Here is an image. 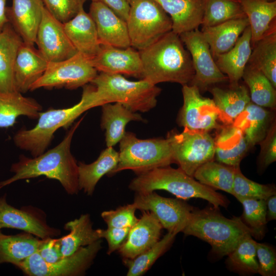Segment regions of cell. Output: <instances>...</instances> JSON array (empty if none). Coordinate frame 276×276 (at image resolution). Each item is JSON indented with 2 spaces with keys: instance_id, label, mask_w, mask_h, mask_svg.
Masks as SVG:
<instances>
[{
  "instance_id": "53",
  "label": "cell",
  "mask_w": 276,
  "mask_h": 276,
  "mask_svg": "<svg viewBox=\"0 0 276 276\" xmlns=\"http://www.w3.org/2000/svg\"><path fill=\"white\" fill-rule=\"evenodd\" d=\"M262 1H264L266 2H273V1H275V0H262Z\"/></svg>"
},
{
  "instance_id": "36",
  "label": "cell",
  "mask_w": 276,
  "mask_h": 276,
  "mask_svg": "<svg viewBox=\"0 0 276 276\" xmlns=\"http://www.w3.org/2000/svg\"><path fill=\"white\" fill-rule=\"evenodd\" d=\"M249 21L251 44L260 40L275 21L276 1L239 0Z\"/></svg>"
},
{
  "instance_id": "40",
  "label": "cell",
  "mask_w": 276,
  "mask_h": 276,
  "mask_svg": "<svg viewBox=\"0 0 276 276\" xmlns=\"http://www.w3.org/2000/svg\"><path fill=\"white\" fill-rule=\"evenodd\" d=\"M250 235L245 237L227 256L229 267L243 273H258L259 264L257 258V242Z\"/></svg>"
},
{
  "instance_id": "29",
  "label": "cell",
  "mask_w": 276,
  "mask_h": 276,
  "mask_svg": "<svg viewBox=\"0 0 276 276\" xmlns=\"http://www.w3.org/2000/svg\"><path fill=\"white\" fill-rule=\"evenodd\" d=\"M210 91L219 112L220 121L224 125L233 124L251 101L247 87L239 83L229 85L228 88L214 86Z\"/></svg>"
},
{
  "instance_id": "6",
  "label": "cell",
  "mask_w": 276,
  "mask_h": 276,
  "mask_svg": "<svg viewBox=\"0 0 276 276\" xmlns=\"http://www.w3.org/2000/svg\"><path fill=\"white\" fill-rule=\"evenodd\" d=\"M101 106L119 102L130 110L147 112L154 108L161 89L146 80H128L121 74L100 72L89 83Z\"/></svg>"
},
{
  "instance_id": "13",
  "label": "cell",
  "mask_w": 276,
  "mask_h": 276,
  "mask_svg": "<svg viewBox=\"0 0 276 276\" xmlns=\"http://www.w3.org/2000/svg\"><path fill=\"white\" fill-rule=\"evenodd\" d=\"M132 203L136 210L152 213L163 228L176 235L182 232L194 210L183 201L162 197L154 191L136 193Z\"/></svg>"
},
{
  "instance_id": "32",
  "label": "cell",
  "mask_w": 276,
  "mask_h": 276,
  "mask_svg": "<svg viewBox=\"0 0 276 276\" xmlns=\"http://www.w3.org/2000/svg\"><path fill=\"white\" fill-rule=\"evenodd\" d=\"M119 160V152L112 147H107L94 162L78 163V186L87 195L91 196L100 179L116 168Z\"/></svg>"
},
{
  "instance_id": "50",
  "label": "cell",
  "mask_w": 276,
  "mask_h": 276,
  "mask_svg": "<svg viewBox=\"0 0 276 276\" xmlns=\"http://www.w3.org/2000/svg\"><path fill=\"white\" fill-rule=\"evenodd\" d=\"M91 2L102 3L112 10L118 16L126 21L130 5L126 0H90Z\"/></svg>"
},
{
  "instance_id": "7",
  "label": "cell",
  "mask_w": 276,
  "mask_h": 276,
  "mask_svg": "<svg viewBox=\"0 0 276 276\" xmlns=\"http://www.w3.org/2000/svg\"><path fill=\"white\" fill-rule=\"evenodd\" d=\"M119 154L118 164L111 174L124 170L139 174L174 163L168 137L140 139L126 132L120 141Z\"/></svg>"
},
{
  "instance_id": "39",
  "label": "cell",
  "mask_w": 276,
  "mask_h": 276,
  "mask_svg": "<svg viewBox=\"0 0 276 276\" xmlns=\"http://www.w3.org/2000/svg\"><path fill=\"white\" fill-rule=\"evenodd\" d=\"M245 16L238 0H205L201 25L212 27Z\"/></svg>"
},
{
  "instance_id": "54",
  "label": "cell",
  "mask_w": 276,
  "mask_h": 276,
  "mask_svg": "<svg viewBox=\"0 0 276 276\" xmlns=\"http://www.w3.org/2000/svg\"><path fill=\"white\" fill-rule=\"evenodd\" d=\"M128 3L131 1V0H126Z\"/></svg>"
},
{
  "instance_id": "55",
  "label": "cell",
  "mask_w": 276,
  "mask_h": 276,
  "mask_svg": "<svg viewBox=\"0 0 276 276\" xmlns=\"http://www.w3.org/2000/svg\"><path fill=\"white\" fill-rule=\"evenodd\" d=\"M238 1H239V0H238Z\"/></svg>"
},
{
  "instance_id": "20",
  "label": "cell",
  "mask_w": 276,
  "mask_h": 276,
  "mask_svg": "<svg viewBox=\"0 0 276 276\" xmlns=\"http://www.w3.org/2000/svg\"><path fill=\"white\" fill-rule=\"evenodd\" d=\"M163 228L152 213L143 211L141 218L130 228L127 239L118 249L119 254L124 259H133L159 240Z\"/></svg>"
},
{
  "instance_id": "26",
  "label": "cell",
  "mask_w": 276,
  "mask_h": 276,
  "mask_svg": "<svg viewBox=\"0 0 276 276\" xmlns=\"http://www.w3.org/2000/svg\"><path fill=\"white\" fill-rule=\"evenodd\" d=\"M23 42L12 26L7 23L0 32V92L17 91L14 66L18 49Z\"/></svg>"
},
{
  "instance_id": "33",
  "label": "cell",
  "mask_w": 276,
  "mask_h": 276,
  "mask_svg": "<svg viewBox=\"0 0 276 276\" xmlns=\"http://www.w3.org/2000/svg\"><path fill=\"white\" fill-rule=\"evenodd\" d=\"M64 228L70 233L59 239L61 251L63 257L69 256L81 247L90 245L100 240L101 229H94L88 214L67 222Z\"/></svg>"
},
{
  "instance_id": "12",
  "label": "cell",
  "mask_w": 276,
  "mask_h": 276,
  "mask_svg": "<svg viewBox=\"0 0 276 276\" xmlns=\"http://www.w3.org/2000/svg\"><path fill=\"white\" fill-rule=\"evenodd\" d=\"M189 52L194 76L189 85L204 91L213 85L228 81V78L218 67L209 45L198 28L179 35Z\"/></svg>"
},
{
  "instance_id": "41",
  "label": "cell",
  "mask_w": 276,
  "mask_h": 276,
  "mask_svg": "<svg viewBox=\"0 0 276 276\" xmlns=\"http://www.w3.org/2000/svg\"><path fill=\"white\" fill-rule=\"evenodd\" d=\"M176 234L168 232L153 246L133 259H124L128 267L127 276H140L145 274L172 244Z\"/></svg>"
},
{
  "instance_id": "31",
  "label": "cell",
  "mask_w": 276,
  "mask_h": 276,
  "mask_svg": "<svg viewBox=\"0 0 276 276\" xmlns=\"http://www.w3.org/2000/svg\"><path fill=\"white\" fill-rule=\"evenodd\" d=\"M42 109L36 100L25 97L19 91L0 92V128L13 126L21 116L37 119Z\"/></svg>"
},
{
  "instance_id": "34",
  "label": "cell",
  "mask_w": 276,
  "mask_h": 276,
  "mask_svg": "<svg viewBox=\"0 0 276 276\" xmlns=\"http://www.w3.org/2000/svg\"><path fill=\"white\" fill-rule=\"evenodd\" d=\"M43 239L25 232L8 235L0 231V264L15 266L37 252Z\"/></svg>"
},
{
  "instance_id": "25",
  "label": "cell",
  "mask_w": 276,
  "mask_h": 276,
  "mask_svg": "<svg viewBox=\"0 0 276 276\" xmlns=\"http://www.w3.org/2000/svg\"><path fill=\"white\" fill-rule=\"evenodd\" d=\"M251 31L246 27L234 46L214 58L220 71L227 76L229 86H236L242 78L251 53Z\"/></svg>"
},
{
  "instance_id": "10",
  "label": "cell",
  "mask_w": 276,
  "mask_h": 276,
  "mask_svg": "<svg viewBox=\"0 0 276 276\" xmlns=\"http://www.w3.org/2000/svg\"><path fill=\"white\" fill-rule=\"evenodd\" d=\"M101 247L100 239L52 263L45 262L36 252L15 266L29 276L82 275L91 266Z\"/></svg>"
},
{
  "instance_id": "16",
  "label": "cell",
  "mask_w": 276,
  "mask_h": 276,
  "mask_svg": "<svg viewBox=\"0 0 276 276\" xmlns=\"http://www.w3.org/2000/svg\"><path fill=\"white\" fill-rule=\"evenodd\" d=\"M35 43L48 62L64 60L78 53L65 33L63 24L53 17L45 7Z\"/></svg>"
},
{
  "instance_id": "51",
  "label": "cell",
  "mask_w": 276,
  "mask_h": 276,
  "mask_svg": "<svg viewBox=\"0 0 276 276\" xmlns=\"http://www.w3.org/2000/svg\"><path fill=\"white\" fill-rule=\"evenodd\" d=\"M266 219L268 221L276 219V195L269 197L266 200Z\"/></svg>"
},
{
  "instance_id": "3",
  "label": "cell",
  "mask_w": 276,
  "mask_h": 276,
  "mask_svg": "<svg viewBox=\"0 0 276 276\" xmlns=\"http://www.w3.org/2000/svg\"><path fill=\"white\" fill-rule=\"evenodd\" d=\"M93 85L83 86L80 101L72 107L40 112L35 126L29 129L21 128L14 134L13 140L18 148L30 153L32 157L43 153L50 145L55 132L60 128H67L86 111L100 106Z\"/></svg>"
},
{
  "instance_id": "38",
  "label": "cell",
  "mask_w": 276,
  "mask_h": 276,
  "mask_svg": "<svg viewBox=\"0 0 276 276\" xmlns=\"http://www.w3.org/2000/svg\"><path fill=\"white\" fill-rule=\"evenodd\" d=\"M235 168L212 160L199 167L193 177L215 190H220L232 194Z\"/></svg>"
},
{
  "instance_id": "44",
  "label": "cell",
  "mask_w": 276,
  "mask_h": 276,
  "mask_svg": "<svg viewBox=\"0 0 276 276\" xmlns=\"http://www.w3.org/2000/svg\"><path fill=\"white\" fill-rule=\"evenodd\" d=\"M87 0H42L45 8L63 24L75 17Z\"/></svg>"
},
{
  "instance_id": "46",
  "label": "cell",
  "mask_w": 276,
  "mask_h": 276,
  "mask_svg": "<svg viewBox=\"0 0 276 276\" xmlns=\"http://www.w3.org/2000/svg\"><path fill=\"white\" fill-rule=\"evenodd\" d=\"M259 144L260 152L257 164L259 171L262 172L276 160L275 119L271 123L266 136Z\"/></svg>"
},
{
  "instance_id": "18",
  "label": "cell",
  "mask_w": 276,
  "mask_h": 276,
  "mask_svg": "<svg viewBox=\"0 0 276 276\" xmlns=\"http://www.w3.org/2000/svg\"><path fill=\"white\" fill-rule=\"evenodd\" d=\"M88 14L93 19L99 42L126 49L131 47L126 21L106 5L91 2Z\"/></svg>"
},
{
  "instance_id": "5",
  "label": "cell",
  "mask_w": 276,
  "mask_h": 276,
  "mask_svg": "<svg viewBox=\"0 0 276 276\" xmlns=\"http://www.w3.org/2000/svg\"><path fill=\"white\" fill-rule=\"evenodd\" d=\"M137 174L129 186L136 193L163 190L183 200L192 198L204 199L216 208L220 206L226 208L229 203L224 195L197 181L179 168L174 169L168 166Z\"/></svg>"
},
{
  "instance_id": "27",
  "label": "cell",
  "mask_w": 276,
  "mask_h": 276,
  "mask_svg": "<svg viewBox=\"0 0 276 276\" xmlns=\"http://www.w3.org/2000/svg\"><path fill=\"white\" fill-rule=\"evenodd\" d=\"M248 26L249 21L245 16L214 26L202 27L201 31L215 58L230 50Z\"/></svg>"
},
{
  "instance_id": "19",
  "label": "cell",
  "mask_w": 276,
  "mask_h": 276,
  "mask_svg": "<svg viewBox=\"0 0 276 276\" xmlns=\"http://www.w3.org/2000/svg\"><path fill=\"white\" fill-rule=\"evenodd\" d=\"M44 8L42 0H12L11 6L7 7L8 22L24 43H35Z\"/></svg>"
},
{
  "instance_id": "43",
  "label": "cell",
  "mask_w": 276,
  "mask_h": 276,
  "mask_svg": "<svg viewBox=\"0 0 276 276\" xmlns=\"http://www.w3.org/2000/svg\"><path fill=\"white\" fill-rule=\"evenodd\" d=\"M236 198L243 207V221L256 232L258 238L261 237L267 223L266 200L240 197Z\"/></svg>"
},
{
  "instance_id": "24",
  "label": "cell",
  "mask_w": 276,
  "mask_h": 276,
  "mask_svg": "<svg viewBox=\"0 0 276 276\" xmlns=\"http://www.w3.org/2000/svg\"><path fill=\"white\" fill-rule=\"evenodd\" d=\"M170 15L172 31L178 34L201 25L205 0H154Z\"/></svg>"
},
{
  "instance_id": "15",
  "label": "cell",
  "mask_w": 276,
  "mask_h": 276,
  "mask_svg": "<svg viewBox=\"0 0 276 276\" xmlns=\"http://www.w3.org/2000/svg\"><path fill=\"white\" fill-rule=\"evenodd\" d=\"M4 228L21 230L42 239L61 234L60 229L48 224L42 210L31 205L13 207L7 202L6 194L0 196V231Z\"/></svg>"
},
{
  "instance_id": "9",
  "label": "cell",
  "mask_w": 276,
  "mask_h": 276,
  "mask_svg": "<svg viewBox=\"0 0 276 276\" xmlns=\"http://www.w3.org/2000/svg\"><path fill=\"white\" fill-rule=\"evenodd\" d=\"M174 163L193 177L195 171L215 156L214 139L208 131L184 128L180 133L168 134Z\"/></svg>"
},
{
  "instance_id": "4",
  "label": "cell",
  "mask_w": 276,
  "mask_h": 276,
  "mask_svg": "<svg viewBox=\"0 0 276 276\" xmlns=\"http://www.w3.org/2000/svg\"><path fill=\"white\" fill-rule=\"evenodd\" d=\"M182 232L208 242L213 252L220 257L227 256L246 236L258 238L256 232L241 217L234 216L228 219L214 207L194 209Z\"/></svg>"
},
{
  "instance_id": "35",
  "label": "cell",
  "mask_w": 276,
  "mask_h": 276,
  "mask_svg": "<svg viewBox=\"0 0 276 276\" xmlns=\"http://www.w3.org/2000/svg\"><path fill=\"white\" fill-rule=\"evenodd\" d=\"M251 47L248 63L262 72L276 88L275 21L267 33Z\"/></svg>"
},
{
  "instance_id": "14",
  "label": "cell",
  "mask_w": 276,
  "mask_h": 276,
  "mask_svg": "<svg viewBox=\"0 0 276 276\" xmlns=\"http://www.w3.org/2000/svg\"><path fill=\"white\" fill-rule=\"evenodd\" d=\"M183 105L177 122L180 126L192 130L218 129L219 112L213 99L203 97L199 88L189 84L182 85Z\"/></svg>"
},
{
  "instance_id": "47",
  "label": "cell",
  "mask_w": 276,
  "mask_h": 276,
  "mask_svg": "<svg viewBox=\"0 0 276 276\" xmlns=\"http://www.w3.org/2000/svg\"><path fill=\"white\" fill-rule=\"evenodd\" d=\"M256 254L259 264L258 274L262 276L275 275L276 254L273 248L257 242Z\"/></svg>"
},
{
  "instance_id": "17",
  "label": "cell",
  "mask_w": 276,
  "mask_h": 276,
  "mask_svg": "<svg viewBox=\"0 0 276 276\" xmlns=\"http://www.w3.org/2000/svg\"><path fill=\"white\" fill-rule=\"evenodd\" d=\"M89 60L97 71L141 78L143 68L140 53L131 47L122 49L101 44L98 53Z\"/></svg>"
},
{
  "instance_id": "42",
  "label": "cell",
  "mask_w": 276,
  "mask_h": 276,
  "mask_svg": "<svg viewBox=\"0 0 276 276\" xmlns=\"http://www.w3.org/2000/svg\"><path fill=\"white\" fill-rule=\"evenodd\" d=\"M236 198H247L266 200L276 195L274 185H263L255 182L245 177L240 167L235 168L232 194Z\"/></svg>"
},
{
  "instance_id": "11",
  "label": "cell",
  "mask_w": 276,
  "mask_h": 276,
  "mask_svg": "<svg viewBox=\"0 0 276 276\" xmlns=\"http://www.w3.org/2000/svg\"><path fill=\"white\" fill-rule=\"evenodd\" d=\"M97 72L89 60L78 52L68 59L49 62L44 73L31 86L30 91L41 88L75 89L90 83Z\"/></svg>"
},
{
  "instance_id": "1",
  "label": "cell",
  "mask_w": 276,
  "mask_h": 276,
  "mask_svg": "<svg viewBox=\"0 0 276 276\" xmlns=\"http://www.w3.org/2000/svg\"><path fill=\"white\" fill-rule=\"evenodd\" d=\"M83 119V117L72 124L62 141L52 149L35 157L20 155L18 160L11 166L13 175L0 181V190L18 180L44 176L58 180L67 194H77L79 191L78 163L71 152V146Z\"/></svg>"
},
{
  "instance_id": "45",
  "label": "cell",
  "mask_w": 276,
  "mask_h": 276,
  "mask_svg": "<svg viewBox=\"0 0 276 276\" xmlns=\"http://www.w3.org/2000/svg\"><path fill=\"white\" fill-rule=\"evenodd\" d=\"M136 208L133 204L121 206L114 210L105 211L101 216L108 227H132L138 221L135 215Z\"/></svg>"
},
{
  "instance_id": "22",
  "label": "cell",
  "mask_w": 276,
  "mask_h": 276,
  "mask_svg": "<svg viewBox=\"0 0 276 276\" xmlns=\"http://www.w3.org/2000/svg\"><path fill=\"white\" fill-rule=\"evenodd\" d=\"M65 33L77 51L90 59L99 52V42L95 24L84 9L63 24Z\"/></svg>"
},
{
  "instance_id": "48",
  "label": "cell",
  "mask_w": 276,
  "mask_h": 276,
  "mask_svg": "<svg viewBox=\"0 0 276 276\" xmlns=\"http://www.w3.org/2000/svg\"><path fill=\"white\" fill-rule=\"evenodd\" d=\"M130 229L129 227H107L106 229H101V237L105 238L108 243V255H110L120 248L127 239Z\"/></svg>"
},
{
  "instance_id": "23",
  "label": "cell",
  "mask_w": 276,
  "mask_h": 276,
  "mask_svg": "<svg viewBox=\"0 0 276 276\" xmlns=\"http://www.w3.org/2000/svg\"><path fill=\"white\" fill-rule=\"evenodd\" d=\"M214 139L217 162L233 167H240L242 159L251 147L242 132L233 124L219 128Z\"/></svg>"
},
{
  "instance_id": "30",
  "label": "cell",
  "mask_w": 276,
  "mask_h": 276,
  "mask_svg": "<svg viewBox=\"0 0 276 276\" xmlns=\"http://www.w3.org/2000/svg\"><path fill=\"white\" fill-rule=\"evenodd\" d=\"M101 107V127L105 131L107 147H112L120 142L129 122L144 121L141 114L130 110L120 103H106Z\"/></svg>"
},
{
  "instance_id": "37",
  "label": "cell",
  "mask_w": 276,
  "mask_h": 276,
  "mask_svg": "<svg viewBox=\"0 0 276 276\" xmlns=\"http://www.w3.org/2000/svg\"><path fill=\"white\" fill-rule=\"evenodd\" d=\"M242 78L249 89L251 102L264 108H275V88L262 72L247 63Z\"/></svg>"
},
{
  "instance_id": "28",
  "label": "cell",
  "mask_w": 276,
  "mask_h": 276,
  "mask_svg": "<svg viewBox=\"0 0 276 276\" xmlns=\"http://www.w3.org/2000/svg\"><path fill=\"white\" fill-rule=\"evenodd\" d=\"M274 119L270 111L250 101L233 125L242 132L252 147L265 137Z\"/></svg>"
},
{
  "instance_id": "8",
  "label": "cell",
  "mask_w": 276,
  "mask_h": 276,
  "mask_svg": "<svg viewBox=\"0 0 276 276\" xmlns=\"http://www.w3.org/2000/svg\"><path fill=\"white\" fill-rule=\"evenodd\" d=\"M126 20L131 47L138 51L172 31L169 16L154 0H131Z\"/></svg>"
},
{
  "instance_id": "49",
  "label": "cell",
  "mask_w": 276,
  "mask_h": 276,
  "mask_svg": "<svg viewBox=\"0 0 276 276\" xmlns=\"http://www.w3.org/2000/svg\"><path fill=\"white\" fill-rule=\"evenodd\" d=\"M37 252L45 262L49 263L56 262L63 257L59 238L43 239Z\"/></svg>"
},
{
  "instance_id": "52",
  "label": "cell",
  "mask_w": 276,
  "mask_h": 276,
  "mask_svg": "<svg viewBox=\"0 0 276 276\" xmlns=\"http://www.w3.org/2000/svg\"><path fill=\"white\" fill-rule=\"evenodd\" d=\"M7 0H0V32L3 30L5 25L8 22L6 14Z\"/></svg>"
},
{
  "instance_id": "2",
  "label": "cell",
  "mask_w": 276,
  "mask_h": 276,
  "mask_svg": "<svg viewBox=\"0 0 276 276\" xmlns=\"http://www.w3.org/2000/svg\"><path fill=\"white\" fill-rule=\"evenodd\" d=\"M141 78L153 84L165 82L189 84L194 76L192 59L179 36L172 31L139 51Z\"/></svg>"
},
{
  "instance_id": "21",
  "label": "cell",
  "mask_w": 276,
  "mask_h": 276,
  "mask_svg": "<svg viewBox=\"0 0 276 276\" xmlns=\"http://www.w3.org/2000/svg\"><path fill=\"white\" fill-rule=\"evenodd\" d=\"M49 62L34 45L22 43L16 56L14 75L16 90L24 94L44 73Z\"/></svg>"
}]
</instances>
